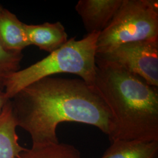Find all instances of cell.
<instances>
[{
    "instance_id": "2",
    "label": "cell",
    "mask_w": 158,
    "mask_h": 158,
    "mask_svg": "<svg viewBox=\"0 0 158 158\" xmlns=\"http://www.w3.org/2000/svg\"><path fill=\"white\" fill-rule=\"evenodd\" d=\"M93 87L113 119L111 142L158 141V87L114 63L96 57Z\"/></svg>"
},
{
    "instance_id": "3",
    "label": "cell",
    "mask_w": 158,
    "mask_h": 158,
    "mask_svg": "<svg viewBox=\"0 0 158 158\" xmlns=\"http://www.w3.org/2000/svg\"><path fill=\"white\" fill-rule=\"evenodd\" d=\"M100 33L87 34L82 40L72 38L48 56L12 74L6 83V96L11 100L28 85L56 74L77 75L87 84L93 86L96 76V44Z\"/></svg>"
},
{
    "instance_id": "8",
    "label": "cell",
    "mask_w": 158,
    "mask_h": 158,
    "mask_svg": "<svg viewBox=\"0 0 158 158\" xmlns=\"http://www.w3.org/2000/svg\"><path fill=\"white\" fill-rule=\"evenodd\" d=\"M0 43L6 50L22 53L29 46L22 23L16 15L0 4Z\"/></svg>"
},
{
    "instance_id": "1",
    "label": "cell",
    "mask_w": 158,
    "mask_h": 158,
    "mask_svg": "<svg viewBox=\"0 0 158 158\" xmlns=\"http://www.w3.org/2000/svg\"><path fill=\"white\" fill-rule=\"evenodd\" d=\"M10 100L17 127L28 132L32 145L59 142L57 127L64 122L93 125L108 137L112 133L110 109L94 87L81 79L45 77Z\"/></svg>"
},
{
    "instance_id": "7",
    "label": "cell",
    "mask_w": 158,
    "mask_h": 158,
    "mask_svg": "<svg viewBox=\"0 0 158 158\" xmlns=\"http://www.w3.org/2000/svg\"><path fill=\"white\" fill-rule=\"evenodd\" d=\"M24 29L29 46H36L49 53L68 42V35L60 22L40 25L24 23Z\"/></svg>"
},
{
    "instance_id": "5",
    "label": "cell",
    "mask_w": 158,
    "mask_h": 158,
    "mask_svg": "<svg viewBox=\"0 0 158 158\" xmlns=\"http://www.w3.org/2000/svg\"><path fill=\"white\" fill-rule=\"evenodd\" d=\"M96 57L114 63L158 87V39L135 41L118 46Z\"/></svg>"
},
{
    "instance_id": "12",
    "label": "cell",
    "mask_w": 158,
    "mask_h": 158,
    "mask_svg": "<svg viewBox=\"0 0 158 158\" xmlns=\"http://www.w3.org/2000/svg\"><path fill=\"white\" fill-rule=\"evenodd\" d=\"M23 57V53L7 51L0 43V92L4 91L8 78L20 70Z\"/></svg>"
},
{
    "instance_id": "6",
    "label": "cell",
    "mask_w": 158,
    "mask_h": 158,
    "mask_svg": "<svg viewBox=\"0 0 158 158\" xmlns=\"http://www.w3.org/2000/svg\"><path fill=\"white\" fill-rule=\"evenodd\" d=\"M123 0H80L75 9L88 34L101 32L118 11Z\"/></svg>"
},
{
    "instance_id": "13",
    "label": "cell",
    "mask_w": 158,
    "mask_h": 158,
    "mask_svg": "<svg viewBox=\"0 0 158 158\" xmlns=\"http://www.w3.org/2000/svg\"><path fill=\"white\" fill-rule=\"evenodd\" d=\"M10 100V99L6 96L5 92H0V115L3 111L6 102Z\"/></svg>"
},
{
    "instance_id": "11",
    "label": "cell",
    "mask_w": 158,
    "mask_h": 158,
    "mask_svg": "<svg viewBox=\"0 0 158 158\" xmlns=\"http://www.w3.org/2000/svg\"><path fill=\"white\" fill-rule=\"evenodd\" d=\"M15 158H81L75 147L67 143H52L32 145L25 149Z\"/></svg>"
},
{
    "instance_id": "4",
    "label": "cell",
    "mask_w": 158,
    "mask_h": 158,
    "mask_svg": "<svg viewBox=\"0 0 158 158\" xmlns=\"http://www.w3.org/2000/svg\"><path fill=\"white\" fill-rule=\"evenodd\" d=\"M158 39V0H123L107 27L100 33L96 54L135 41Z\"/></svg>"
},
{
    "instance_id": "10",
    "label": "cell",
    "mask_w": 158,
    "mask_h": 158,
    "mask_svg": "<svg viewBox=\"0 0 158 158\" xmlns=\"http://www.w3.org/2000/svg\"><path fill=\"white\" fill-rule=\"evenodd\" d=\"M158 141L117 140L100 158H155Z\"/></svg>"
},
{
    "instance_id": "9",
    "label": "cell",
    "mask_w": 158,
    "mask_h": 158,
    "mask_svg": "<svg viewBox=\"0 0 158 158\" xmlns=\"http://www.w3.org/2000/svg\"><path fill=\"white\" fill-rule=\"evenodd\" d=\"M17 127L10 100L0 115V158H15L25 150L18 141Z\"/></svg>"
}]
</instances>
